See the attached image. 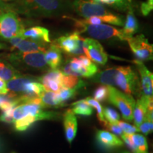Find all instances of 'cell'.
<instances>
[{
    "label": "cell",
    "mask_w": 153,
    "mask_h": 153,
    "mask_svg": "<svg viewBox=\"0 0 153 153\" xmlns=\"http://www.w3.org/2000/svg\"><path fill=\"white\" fill-rule=\"evenodd\" d=\"M79 82L77 76L64 74L62 80V89H73L79 85Z\"/></svg>",
    "instance_id": "29"
},
{
    "label": "cell",
    "mask_w": 153,
    "mask_h": 153,
    "mask_svg": "<svg viewBox=\"0 0 153 153\" xmlns=\"http://www.w3.org/2000/svg\"><path fill=\"white\" fill-rule=\"evenodd\" d=\"M128 1H132V0H128Z\"/></svg>",
    "instance_id": "44"
},
{
    "label": "cell",
    "mask_w": 153,
    "mask_h": 153,
    "mask_svg": "<svg viewBox=\"0 0 153 153\" xmlns=\"http://www.w3.org/2000/svg\"><path fill=\"white\" fill-rule=\"evenodd\" d=\"M85 100L87 101L88 104H89L91 106H92L95 108L97 112V117H98V119L99 120V121H100L101 123L104 124L105 123V121H106V120H105V118L104 117L103 108L102 106H101V104H99V101L95 100L94 99L90 98V97H87V98H86Z\"/></svg>",
    "instance_id": "30"
},
{
    "label": "cell",
    "mask_w": 153,
    "mask_h": 153,
    "mask_svg": "<svg viewBox=\"0 0 153 153\" xmlns=\"http://www.w3.org/2000/svg\"><path fill=\"white\" fill-rule=\"evenodd\" d=\"M72 5L73 11L85 19L91 16L104 17L113 14L94 0H74Z\"/></svg>",
    "instance_id": "7"
},
{
    "label": "cell",
    "mask_w": 153,
    "mask_h": 153,
    "mask_svg": "<svg viewBox=\"0 0 153 153\" xmlns=\"http://www.w3.org/2000/svg\"><path fill=\"white\" fill-rule=\"evenodd\" d=\"M9 59L14 63H22L36 69L46 68V61L44 52L14 53L9 55Z\"/></svg>",
    "instance_id": "10"
},
{
    "label": "cell",
    "mask_w": 153,
    "mask_h": 153,
    "mask_svg": "<svg viewBox=\"0 0 153 153\" xmlns=\"http://www.w3.org/2000/svg\"><path fill=\"white\" fill-rule=\"evenodd\" d=\"M64 128L67 140L71 144L77 131V120L72 110H68L64 114Z\"/></svg>",
    "instance_id": "16"
},
{
    "label": "cell",
    "mask_w": 153,
    "mask_h": 153,
    "mask_svg": "<svg viewBox=\"0 0 153 153\" xmlns=\"http://www.w3.org/2000/svg\"><path fill=\"white\" fill-rule=\"evenodd\" d=\"M122 137V139L123 140V141L126 143V145H128L130 150H131L132 152L133 153H137V150L135 148V145H134L133 141H132L131 137V134H127L123 133V135L120 136Z\"/></svg>",
    "instance_id": "38"
},
{
    "label": "cell",
    "mask_w": 153,
    "mask_h": 153,
    "mask_svg": "<svg viewBox=\"0 0 153 153\" xmlns=\"http://www.w3.org/2000/svg\"><path fill=\"white\" fill-rule=\"evenodd\" d=\"M117 72V67L108 68L99 73L94 77V81L107 86L115 85V78Z\"/></svg>",
    "instance_id": "20"
},
{
    "label": "cell",
    "mask_w": 153,
    "mask_h": 153,
    "mask_svg": "<svg viewBox=\"0 0 153 153\" xmlns=\"http://www.w3.org/2000/svg\"><path fill=\"white\" fill-rule=\"evenodd\" d=\"M153 9V0H146L141 4L140 11L144 16H147L150 14Z\"/></svg>",
    "instance_id": "35"
},
{
    "label": "cell",
    "mask_w": 153,
    "mask_h": 153,
    "mask_svg": "<svg viewBox=\"0 0 153 153\" xmlns=\"http://www.w3.org/2000/svg\"><path fill=\"white\" fill-rule=\"evenodd\" d=\"M0 7H4V8H5V9H7V3L2 2V1H0Z\"/></svg>",
    "instance_id": "40"
},
{
    "label": "cell",
    "mask_w": 153,
    "mask_h": 153,
    "mask_svg": "<svg viewBox=\"0 0 153 153\" xmlns=\"http://www.w3.org/2000/svg\"><path fill=\"white\" fill-rule=\"evenodd\" d=\"M11 45V51H17L19 53L45 52L46 43L42 42L32 41L23 38L22 36L14 38L9 40Z\"/></svg>",
    "instance_id": "12"
},
{
    "label": "cell",
    "mask_w": 153,
    "mask_h": 153,
    "mask_svg": "<svg viewBox=\"0 0 153 153\" xmlns=\"http://www.w3.org/2000/svg\"><path fill=\"white\" fill-rule=\"evenodd\" d=\"M104 126L107 129H108L109 131L113 132V133L116 134V135H120V136H121V135H123V130L120 128L117 125V124L108 123V122H107L106 120V121H105V123H104Z\"/></svg>",
    "instance_id": "37"
},
{
    "label": "cell",
    "mask_w": 153,
    "mask_h": 153,
    "mask_svg": "<svg viewBox=\"0 0 153 153\" xmlns=\"http://www.w3.org/2000/svg\"><path fill=\"white\" fill-rule=\"evenodd\" d=\"M117 125L119 126V127L123 130V133H127V134H133L136 132H140L139 129L137 128L136 126H133L130 124L125 123L123 121H118L117 122Z\"/></svg>",
    "instance_id": "34"
},
{
    "label": "cell",
    "mask_w": 153,
    "mask_h": 153,
    "mask_svg": "<svg viewBox=\"0 0 153 153\" xmlns=\"http://www.w3.org/2000/svg\"><path fill=\"white\" fill-rule=\"evenodd\" d=\"M108 99L113 105L116 106L124 119L132 121L133 118V110L135 106V101L131 95L119 91L113 86H107Z\"/></svg>",
    "instance_id": "4"
},
{
    "label": "cell",
    "mask_w": 153,
    "mask_h": 153,
    "mask_svg": "<svg viewBox=\"0 0 153 153\" xmlns=\"http://www.w3.org/2000/svg\"><path fill=\"white\" fill-rule=\"evenodd\" d=\"M152 101V97L142 95L135 102V106L133 110L134 123L137 128H138L143 123L146 115L148 105Z\"/></svg>",
    "instance_id": "14"
},
{
    "label": "cell",
    "mask_w": 153,
    "mask_h": 153,
    "mask_svg": "<svg viewBox=\"0 0 153 153\" xmlns=\"http://www.w3.org/2000/svg\"><path fill=\"white\" fill-rule=\"evenodd\" d=\"M4 48H5V45L2 43H0V50H2Z\"/></svg>",
    "instance_id": "43"
},
{
    "label": "cell",
    "mask_w": 153,
    "mask_h": 153,
    "mask_svg": "<svg viewBox=\"0 0 153 153\" xmlns=\"http://www.w3.org/2000/svg\"><path fill=\"white\" fill-rule=\"evenodd\" d=\"M131 137L137 150V153H148V145L146 138L140 134H131Z\"/></svg>",
    "instance_id": "26"
},
{
    "label": "cell",
    "mask_w": 153,
    "mask_h": 153,
    "mask_svg": "<svg viewBox=\"0 0 153 153\" xmlns=\"http://www.w3.org/2000/svg\"><path fill=\"white\" fill-rule=\"evenodd\" d=\"M94 99L97 101H104L108 99V88L107 86L101 85L95 89L94 92Z\"/></svg>",
    "instance_id": "32"
},
{
    "label": "cell",
    "mask_w": 153,
    "mask_h": 153,
    "mask_svg": "<svg viewBox=\"0 0 153 153\" xmlns=\"http://www.w3.org/2000/svg\"><path fill=\"white\" fill-rule=\"evenodd\" d=\"M9 92L7 83L4 79L0 78V94H7Z\"/></svg>",
    "instance_id": "39"
},
{
    "label": "cell",
    "mask_w": 153,
    "mask_h": 153,
    "mask_svg": "<svg viewBox=\"0 0 153 153\" xmlns=\"http://www.w3.org/2000/svg\"><path fill=\"white\" fill-rule=\"evenodd\" d=\"M36 121H38L37 118L30 115H28L20 119L15 120V128L18 131H24Z\"/></svg>",
    "instance_id": "27"
},
{
    "label": "cell",
    "mask_w": 153,
    "mask_h": 153,
    "mask_svg": "<svg viewBox=\"0 0 153 153\" xmlns=\"http://www.w3.org/2000/svg\"><path fill=\"white\" fill-rule=\"evenodd\" d=\"M76 87L73 88V89H63V88L61 89L58 92V95L61 102L63 104L65 101L73 98L76 94Z\"/></svg>",
    "instance_id": "33"
},
{
    "label": "cell",
    "mask_w": 153,
    "mask_h": 153,
    "mask_svg": "<svg viewBox=\"0 0 153 153\" xmlns=\"http://www.w3.org/2000/svg\"><path fill=\"white\" fill-rule=\"evenodd\" d=\"M20 76L19 72L9 63L0 61V78L8 82Z\"/></svg>",
    "instance_id": "22"
},
{
    "label": "cell",
    "mask_w": 153,
    "mask_h": 153,
    "mask_svg": "<svg viewBox=\"0 0 153 153\" xmlns=\"http://www.w3.org/2000/svg\"><path fill=\"white\" fill-rule=\"evenodd\" d=\"M85 55L93 62L104 65L108 61V55L101 44L94 38H84Z\"/></svg>",
    "instance_id": "11"
},
{
    "label": "cell",
    "mask_w": 153,
    "mask_h": 153,
    "mask_svg": "<svg viewBox=\"0 0 153 153\" xmlns=\"http://www.w3.org/2000/svg\"><path fill=\"white\" fill-rule=\"evenodd\" d=\"M123 153H128V152H123Z\"/></svg>",
    "instance_id": "45"
},
{
    "label": "cell",
    "mask_w": 153,
    "mask_h": 153,
    "mask_svg": "<svg viewBox=\"0 0 153 153\" xmlns=\"http://www.w3.org/2000/svg\"><path fill=\"white\" fill-rule=\"evenodd\" d=\"M96 138L97 142L105 148H111L123 145V142L116 135L106 131H97Z\"/></svg>",
    "instance_id": "17"
},
{
    "label": "cell",
    "mask_w": 153,
    "mask_h": 153,
    "mask_svg": "<svg viewBox=\"0 0 153 153\" xmlns=\"http://www.w3.org/2000/svg\"><path fill=\"white\" fill-rule=\"evenodd\" d=\"M103 114L104 118H106L105 120L108 123L116 124L120 120V115L116 110L111 107H105L103 108Z\"/></svg>",
    "instance_id": "28"
},
{
    "label": "cell",
    "mask_w": 153,
    "mask_h": 153,
    "mask_svg": "<svg viewBox=\"0 0 153 153\" xmlns=\"http://www.w3.org/2000/svg\"><path fill=\"white\" fill-rule=\"evenodd\" d=\"M4 10H7V9L4 8V7H0V14H1V12H3V11H4Z\"/></svg>",
    "instance_id": "42"
},
{
    "label": "cell",
    "mask_w": 153,
    "mask_h": 153,
    "mask_svg": "<svg viewBox=\"0 0 153 153\" xmlns=\"http://www.w3.org/2000/svg\"><path fill=\"white\" fill-rule=\"evenodd\" d=\"M40 98L45 108L52 106H61L63 105L59 97L58 93L45 90L42 94Z\"/></svg>",
    "instance_id": "21"
},
{
    "label": "cell",
    "mask_w": 153,
    "mask_h": 153,
    "mask_svg": "<svg viewBox=\"0 0 153 153\" xmlns=\"http://www.w3.org/2000/svg\"><path fill=\"white\" fill-rule=\"evenodd\" d=\"M123 32L128 38L133 37L135 33H136L138 30L139 25L137 20L133 13V9H129L128 11L127 16H126V22H124Z\"/></svg>",
    "instance_id": "19"
},
{
    "label": "cell",
    "mask_w": 153,
    "mask_h": 153,
    "mask_svg": "<svg viewBox=\"0 0 153 153\" xmlns=\"http://www.w3.org/2000/svg\"><path fill=\"white\" fill-rule=\"evenodd\" d=\"M140 76V88L143 95L146 97H152L153 94V75L152 73L146 68L142 61L135 60L133 61Z\"/></svg>",
    "instance_id": "13"
},
{
    "label": "cell",
    "mask_w": 153,
    "mask_h": 153,
    "mask_svg": "<svg viewBox=\"0 0 153 153\" xmlns=\"http://www.w3.org/2000/svg\"><path fill=\"white\" fill-rule=\"evenodd\" d=\"M73 108L72 112L74 114L82 115V116H91L93 114V109L89 104H88L85 99L76 101L72 104Z\"/></svg>",
    "instance_id": "25"
},
{
    "label": "cell",
    "mask_w": 153,
    "mask_h": 153,
    "mask_svg": "<svg viewBox=\"0 0 153 153\" xmlns=\"http://www.w3.org/2000/svg\"><path fill=\"white\" fill-rule=\"evenodd\" d=\"M25 30L22 21L16 12L4 10L0 14V38L6 41L22 36Z\"/></svg>",
    "instance_id": "3"
},
{
    "label": "cell",
    "mask_w": 153,
    "mask_h": 153,
    "mask_svg": "<svg viewBox=\"0 0 153 153\" xmlns=\"http://www.w3.org/2000/svg\"><path fill=\"white\" fill-rule=\"evenodd\" d=\"M126 41L137 60L142 62L152 60L153 46L143 34H140L135 37H130Z\"/></svg>",
    "instance_id": "8"
},
{
    "label": "cell",
    "mask_w": 153,
    "mask_h": 153,
    "mask_svg": "<svg viewBox=\"0 0 153 153\" xmlns=\"http://www.w3.org/2000/svg\"><path fill=\"white\" fill-rule=\"evenodd\" d=\"M20 104L18 97L8 93L7 94H0V108L4 111L14 108Z\"/></svg>",
    "instance_id": "24"
},
{
    "label": "cell",
    "mask_w": 153,
    "mask_h": 153,
    "mask_svg": "<svg viewBox=\"0 0 153 153\" xmlns=\"http://www.w3.org/2000/svg\"><path fill=\"white\" fill-rule=\"evenodd\" d=\"M115 85H117L121 90L128 94H136L140 89V85L136 72L131 67H117Z\"/></svg>",
    "instance_id": "5"
},
{
    "label": "cell",
    "mask_w": 153,
    "mask_h": 153,
    "mask_svg": "<svg viewBox=\"0 0 153 153\" xmlns=\"http://www.w3.org/2000/svg\"><path fill=\"white\" fill-rule=\"evenodd\" d=\"M13 110H14V108L3 111L1 116H0V120L8 123H14V118H13Z\"/></svg>",
    "instance_id": "36"
},
{
    "label": "cell",
    "mask_w": 153,
    "mask_h": 153,
    "mask_svg": "<svg viewBox=\"0 0 153 153\" xmlns=\"http://www.w3.org/2000/svg\"><path fill=\"white\" fill-rule=\"evenodd\" d=\"M22 36L32 41L42 42L44 43H51L49 30L41 26H33L28 29H25Z\"/></svg>",
    "instance_id": "15"
},
{
    "label": "cell",
    "mask_w": 153,
    "mask_h": 153,
    "mask_svg": "<svg viewBox=\"0 0 153 153\" xmlns=\"http://www.w3.org/2000/svg\"><path fill=\"white\" fill-rule=\"evenodd\" d=\"M46 64L51 69H57L62 62L61 50L55 43L51 44L45 52Z\"/></svg>",
    "instance_id": "18"
},
{
    "label": "cell",
    "mask_w": 153,
    "mask_h": 153,
    "mask_svg": "<svg viewBox=\"0 0 153 153\" xmlns=\"http://www.w3.org/2000/svg\"><path fill=\"white\" fill-rule=\"evenodd\" d=\"M42 108H43L41 105L31 102L20 104V105L16 106L13 110V118L15 121L28 115L35 116L37 118L38 120H52L57 117V113L45 111L42 110Z\"/></svg>",
    "instance_id": "6"
},
{
    "label": "cell",
    "mask_w": 153,
    "mask_h": 153,
    "mask_svg": "<svg viewBox=\"0 0 153 153\" xmlns=\"http://www.w3.org/2000/svg\"><path fill=\"white\" fill-rule=\"evenodd\" d=\"M65 53L72 55H85L84 48V38L74 32L70 35L61 36L55 43Z\"/></svg>",
    "instance_id": "9"
},
{
    "label": "cell",
    "mask_w": 153,
    "mask_h": 153,
    "mask_svg": "<svg viewBox=\"0 0 153 153\" xmlns=\"http://www.w3.org/2000/svg\"><path fill=\"white\" fill-rule=\"evenodd\" d=\"M63 76H64V74L60 70H57V69H52V70L48 71L46 74L42 76L41 79L53 80V81L58 82L62 86V80Z\"/></svg>",
    "instance_id": "31"
},
{
    "label": "cell",
    "mask_w": 153,
    "mask_h": 153,
    "mask_svg": "<svg viewBox=\"0 0 153 153\" xmlns=\"http://www.w3.org/2000/svg\"><path fill=\"white\" fill-rule=\"evenodd\" d=\"M96 2L100 4H106L114 7L120 11H128L129 9H133L132 1L128 0H94Z\"/></svg>",
    "instance_id": "23"
},
{
    "label": "cell",
    "mask_w": 153,
    "mask_h": 153,
    "mask_svg": "<svg viewBox=\"0 0 153 153\" xmlns=\"http://www.w3.org/2000/svg\"><path fill=\"white\" fill-rule=\"evenodd\" d=\"M1 1H2V2H4V3H7V2H13V1H15L16 0H0Z\"/></svg>",
    "instance_id": "41"
},
{
    "label": "cell",
    "mask_w": 153,
    "mask_h": 153,
    "mask_svg": "<svg viewBox=\"0 0 153 153\" xmlns=\"http://www.w3.org/2000/svg\"><path fill=\"white\" fill-rule=\"evenodd\" d=\"M7 9L28 17L64 16L73 11L70 0H16Z\"/></svg>",
    "instance_id": "1"
},
{
    "label": "cell",
    "mask_w": 153,
    "mask_h": 153,
    "mask_svg": "<svg viewBox=\"0 0 153 153\" xmlns=\"http://www.w3.org/2000/svg\"><path fill=\"white\" fill-rule=\"evenodd\" d=\"M63 17H67L74 21L75 27L79 30V32H76V33H79L81 32H86L88 33V35L95 39L108 40L117 38L120 41H126L128 38L124 34L123 30L118 29L109 25L86 24L82 23L79 19L68 17L67 16H64Z\"/></svg>",
    "instance_id": "2"
}]
</instances>
